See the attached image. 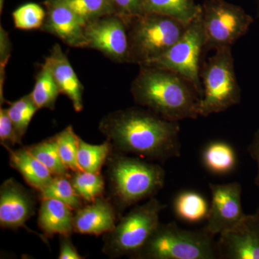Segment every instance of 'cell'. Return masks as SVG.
Wrapping results in <instances>:
<instances>
[{
	"label": "cell",
	"instance_id": "836d02e7",
	"mask_svg": "<svg viewBox=\"0 0 259 259\" xmlns=\"http://www.w3.org/2000/svg\"><path fill=\"white\" fill-rule=\"evenodd\" d=\"M10 42L8 34L1 27V79L5 76V67L9 61Z\"/></svg>",
	"mask_w": 259,
	"mask_h": 259
},
{
	"label": "cell",
	"instance_id": "ba28073f",
	"mask_svg": "<svg viewBox=\"0 0 259 259\" xmlns=\"http://www.w3.org/2000/svg\"><path fill=\"white\" fill-rule=\"evenodd\" d=\"M201 7L205 49L231 47L253 23V18L241 7L225 0H205Z\"/></svg>",
	"mask_w": 259,
	"mask_h": 259
},
{
	"label": "cell",
	"instance_id": "4dcf8cb0",
	"mask_svg": "<svg viewBox=\"0 0 259 259\" xmlns=\"http://www.w3.org/2000/svg\"><path fill=\"white\" fill-rule=\"evenodd\" d=\"M22 139L15 131L8 114V109H0V142L5 148H10L16 144H21Z\"/></svg>",
	"mask_w": 259,
	"mask_h": 259
},
{
	"label": "cell",
	"instance_id": "8fae6325",
	"mask_svg": "<svg viewBox=\"0 0 259 259\" xmlns=\"http://www.w3.org/2000/svg\"><path fill=\"white\" fill-rule=\"evenodd\" d=\"M211 203L204 229L212 236L235 228L246 214L242 206V187L238 182L209 184Z\"/></svg>",
	"mask_w": 259,
	"mask_h": 259
},
{
	"label": "cell",
	"instance_id": "ac0fdd59",
	"mask_svg": "<svg viewBox=\"0 0 259 259\" xmlns=\"http://www.w3.org/2000/svg\"><path fill=\"white\" fill-rule=\"evenodd\" d=\"M7 150L9 152L10 166L17 170L30 187L40 191L50 185L54 178L52 174L28 148Z\"/></svg>",
	"mask_w": 259,
	"mask_h": 259
},
{
	"label": "cell",
	"instance_id": "603a6c76",
	"mask_svg": "<svg viewBox=\"0 0 259 259\" xmlns=\"http://www.w3.org/2000/svg\"><path fill=\"white\" fill-rule=\"evenodd\" d=\"M112 146L109 141L100 145L88 144L80 139L77 154V163L80 170L90 173H100L111 152Z\"/></svg>",
	"mask_w": 259,
	"mask_h": 259
},
{
	"label": "cell",
	"instance_id": "8d00e7d4",
	"mask_svg": "<svg viewBox=\"0 0 259 259\" xmlns=\"http://www.w3.org/2000/svg\"><path fill=\"white\" fill-rule=\"evenodd\" d=\"M259 216V207H258V209H257L256 212H255Z\"/></svg>",
	"mask_w": 259,
	"mask_h": 259
},
{
	"label": "cell",
	"instance_id": "7c38bea8",
	"mask_svg": "<svg viewBox=\"0 0 259 259\" xmlns=\"http://www.w3.org/2000/svg\"><path fill=\"white\" fill-rule=\"evenodd\" d=\"M218 258L259 259V216L246 214L239 224L219 235Z\"/></svg>",
	"mask_w": 259,
	"mask_h": 259
},
{
	"label": "cell",
	"instance_id": "d4e9b609",
	"mask_svg": "<svg viewBox=\"0 0 259 259\" xmlns=\"http://www.w3.org/2000/svg\"><path fill=\"white\" fill-rule=\"evenodd\" d=\"M69 8L85 24L105 15L116 14L111 0H57Z\"/></svg>",
	"mask_w": 259,
	"mask_h": 259
},
{
	"label": "cell",
	"instance_id": "484cf974",
	"mask_svg": "<svg viewBox=\"0 0 259 259\" xmlns=\"http://www.w3.org/2000/svg\"><path fill=\"white\" fill-rule=\"evenodd\" d=\"M42 198L57 199L72 209L82 207L81 197L76 193L71 180L66 176L55 177L50 185L39 191Z\"/></svg>",
	"mask_w": 259,
	"mask_h": 259
},
{
	"label": "cell",
	"instance_id": "f1b7e54d",
	"mask_svg": "<svg viewBox=\"0 0 259 259\" xmlns=\"http://www.w3.org/2000/svg\"><path fill=\"white\" fill-rule=\"evenodd\" d=\"M54 138L59 156L65 166L69 170L79 171L80 169L77 163V154L81 139L75 134L72 126H68Z\"/></svg>",
	"mask_w": 259,
	"mask_h": 259
},
{
	"label": "cell",
	"instance_id": "5b68a950",
	"mask_svg": "<svg viewBox=\"0 0 259 259\" xmlns=\"http://www.w3.org/2000/svg\"><path fill=\"white\" fill-rule=\"evenodd\" d=\"M214 236L204 228H181L176 223H159L141 249L137 259L218 258Z\"/></svg>",
	"mask_w": 259,
	"mask_h": 259
},
{
	"label": "cell",
	"instance_id": "52a82bcc",
	"mask_svg": "<svg viewBox=\"0 0 259 259\" xmlns=\"http://www.w3.org/2000/svg\"><path fill=\"white\" fill-rule=\"evenodd\" d=\"M166 207L151 197L146 203L131 209L112 231L105 234L104 253L111 258H133L159 225L160 214Z\"/></svg>",
	"mask_w": 259,
	"mask_h": 259
},
{
	"label": "cell",
	"instance_id": "1f68e13d",
	"mask_svg": "<svg viewBox=\"0 0 259 259\" xmlns=\"http://www.w3.org/2000/svg\"><path fill=\"white\" fill-rule=\"evenodd\" d=\"M116 14L125 20L142 14L144 0H111Z\"/></svg>",
	"mask_w": 259,
	"mask_h": 259
},
{
	"label": "cell",
	"instance_id": "5bb4252c",
	"mask_svg": "<svg viewBox=\"0 0 259 259\" xmlns=\"http://www.w3.org/2000/svg\"><path fill=\"white\" fill-rule=\"evenodd\" d=\"M47 17L40 30L73 48H88L84 33L86 24L72 10L57 0H45Z\"/></svg>",
	"mask_w": 259,
	"mask_h": 259
},
{
	"label": "cell",
	"instance_id": "7402d4cb",
	"mask_svg": "<svg viewBox=\"0 0 259 259\" xmlns=\"http://www.w3.org/2000/svg\"><path fill=\"white\" fill-rule=\"evenodd\" d=\"M60 94L51 70L44 63L35 77V83L31 95L32 100L39 109H55L56 100Z\"/></svg>",
	"mask_w": 259,
	"mask_h": 259
},
{
	"label": "cell",
	"instance_id": "9c48e42d",
	"mask_svg": "<svg viewBox=\"0 0 259 259\" xmlns=\"http://www.w3.org/2000/svg\"><path fill=\"white\" fill-rule=\"evenodd\" d=\"M205 49V37L200 14L192 23L180 40L163 56L142 66L170 70L188 80L202 97L201 57Z\"/></svg>",
	"mask_w": 259,
	"mask_h": 259
},
{
	"label": "cell",
	"instance_id": "ffe728a7",
	"mask_svg": "<svg viewBox=\"0 0 259 259\" xmlns=\"http://www.w3.org/2000/svg\"><path fill=\"white\" fill-rule=\"evenodd\" d=\"M202 162L208 171L214 175L231 173L236 168L237 155L231 144L223 141L209 142L202 151Z\"/></svg>",
	"mask_w": 259,
	"mask_h": 259
},
{
	"label": "cell",
	"instance_id": "30bf717a",
	"mask_svg": "<svg viewBox=\"0 0 259 259\" xmlns=\"http://www.w3.org/2000/svg\"><path fill=\"white\" fill-rule=\"evenodd\" d=\"M84 33L88 48L100 51L115 62L130 63L127 25L118 15H105L89 22Z\"/></svg>",
	"mask_w": 259,
	"mask_h": 259
},
{
	"label": "cell",
	"instance_id": "cb8c5ba5",
	"mask_svg": "<svg viewBox=\"0 0 259 259\" xmlns=\"http://www.w3.org/2000/svg\"><path fill=\"white\" fill-rule=\"evenodd\" d=\"M26 148L39 161L47 167L53 176H67L69 169L65 166L59 156L54 137Z\"/></svg>",
	"mask_w": 259,
	"mask_h": 259
},
{
	"label": "cell",
	"instance_id": "277c9868",
	"mask_svg": "<svg viewBox=\"0 0 259 259\" xmlns=\"http://www.w3.org/2000/svg\"><path fill=\"white\" fill-rule=\"evenodd\" d=\"M130 64L142 66L163 56L185 33L189 25L156 13L125 19Z\"/></svg>",
	"mask_w": 259,
	"mask_h": 259
},
{
	"label": "cell",
	"instance_id": "9a60e30c",
	"mask_svg": "<svg viewBox=\"0 0 259 259\" xmlns=\"http://www.w3.org/2000/svg\"><path fill=\"white\" fill-rule=\"evenodd\" d=\"M44 63L51 70L60 93L71 100L76 112H81L83 109L84 88L59 44L53 47L50 55Z\"/></svg>",
	"mask_w": 259,
	"mask_h": 259
},
{
	"label": "cell",
	"instance_id": "7a4b0ae2",
	"mask_svg": "<svg viewBox=\"0 0 259 259\" xmlns=\"http://www.w3.org/2000/svg\"><path fill=\"white\" fill-rule=\"evenodd\" d=\"M134 101L163 118L197 119L202 96L188 80L166 69L140 66L131 87Z\"/></svg>",
	"mask_w": 259,
	"mask_h": 259
},
{
	"label": "cell",
	"instance_id": "83f0119b",
	"mask_svg": "<svg viewBox=\"0 0 259 259\" xmlns=\"http://www.w3.org/2000/svg\"><path fill=\"white\" fill-rule=\"evenodd\" d=\"M38 110L30 94L13 102L8 108L10 119L20 139L26 134L30 121Z\"/></svg>",
	"mask_w": 259,
	"mask_h": 259
},
{
	"label": "cell",
	"instance_id": "4316f807",
	"mask_svg": "<svg viewBox=\"0 0 259 259\" xmlns=\"http://www.w3.org/2000/svg\"><path fill=\"white\" fill-rule=\"evenodd\" d=\"M71 182L76 193L89 202L102 197L105 191V181L100 173L79 170L74 171Z\"/></svg>",
	"mask_w": 259,
	"mask_h": 259
},
{
	"label": "cell",
	"instance_id": "4fadbf2b",
	"mask_svg": "<svg viewBox=\"0 0 259 259\" xmlns=\"http://www.w3.org/2000/svg\"><path fill=\"white\" fill-rule=\"evenodd\" d=\"M32 192L14 179L5 181L0 188V226L7 229L25 228L35 213Z\"/></svg>",
	"mask_w": 259,
	"mask_h": 259
},
{
	"label": "cell",
	"instance_id": "6da1fadb",
	"mask_svg": "<svg viewBox=\"0 0 259 259\" xmlns=\"http://www.w3.org/2000/svg\"><path fill=\"white\" fill-rule=\"evenodd\" d=\"M99 129L121 153L160 163L182 154L179 122L166 120L146 108L110 112L100 121Z\"/></svg>",
	"mask_w": 259,
	"mask_h": 259
},
{
	"label": "cell",
	"instance_id": "d6986e66",
	"mask_svg": "<svg viewBox=\"0 0 259 259\" xmlns=\"http://www.w3.org/2000/svg\"><path fill=\"white\" fill-rule=\"evenodd\" d=\"M202 7L194 0H144L142 14L156 13L189 25L200 14Z\"/></svg>",
	"mask_w": 259,
	"mask_h": 259
},
{
	"label": "cell",
	"instance_id": "8992f818",
	"mask_svg": "<svg viewBox=\"0 0 259 259\" xmlns=\"http://www.w3.org/2000/svg\"><path fill=\"white\" fill-rule=\"evenodd\" d=\"M202 97L200 117L226 111L241 102V91L235 71L231 47L217 49L200 71Z\"/></svg>",
	"mask_w": 259,
	"mask_h": 259
},
{
	"label": "cell",
	"instance_id": "d590c367",
	"mask_svg": "<svg viewBox=\"0 0 259 259\" xmlns=\"http://www.w3.org/2000/svg\"><path fill=\"white\" fill-rule=\"evenodd\" d=\"M3 4H4V0H0V9H1V13L2 10H3Z\"/></svg>",
	"mask_w": 259,
	"mask_h": 259
},
{
	"label": "cell",
	"instance_id": "e575fe53",
	"mask_svg": "<svg viewBox=\"0 0 259 259\" xmlns=\"http://www.w3.org/2000/svg\"><path fill=\"white\" fill-rule=\"evenodd\" d=\"M248 151L250 157L253 158L257 165V175L255 184L259 190V129L255 131L253 139L248 146Z\"/></svg>",
	"mask_w": 259,
	"mask_h": 259
},
{
	"label": "cell",
	"instance_id": "44dd1931",
	"mask_svg": "<svg viewBox=\"0 0 259 259\" xmlns=\"http://www.w3.org/2000/svg\"><path fill=\"white\" fill-rule=\"evenodd\" d=\"M174 211L182 221L197 223L207 219L209 206L203 196L193 191L181 192L174 201Z\"/></svg>",
	"mask_w": 259,
	"mask_h": 259
},
{
	"label": "cell",
	"instance_id": "e0dca14e",
	"mask_svg": "<svg viewBox=\"0 0 259 259\" xmlns=\"http://www.w3.org/2000/svg\"><path fill=\"white\" fill-rule=\"evenodd\" d=\"M38 214V226L48 236H70L74 231L72 209L57 199L42 198Z\"/></svg>",
	"mask_w": 259,
	"mask_h": 259
},
{
	"label": "cell",
	"instance_id": "d6a6232c",
	"mask_svg": "<svg viewBox=\"0 0 259 259\" xmlns=\"http://www.w3.org/2000/svg\"><path fill=\"white\" fill-rule=\"evenodd\" d=\"M59 259H82L76 247L70 240L69 236H61Z\"/></svg>",
	"mask_w": 259,
	"mask_h": 259
},
{
	"label": "cell",
	"instance_id": "74e56055",
	"mask_svg": "<svg viewBox=\"0 0 259 259\" xmlns=\"http://www.w3.org/2000/svg\"><path fill=\"white\" fill-rule=\"evenodd\" d=\"M258 17H259V6H258Z\"/></svg>",
	"mask_w": 259,
	"mask_h": 259
},
{
	"label": "cell",
	"instance_id": "3957f363",
	"mask_svg": "<svg viewBox=\"0 0 259 259\" xmlns=\"http://www.w3.org/2000/svg\"><path fill=\"white\" fill-rule=\"evenodd\" d=\"M109 158L110 188L119 210L151 198L164 186L166 173L160 165L121 153Z\"/></svg>",
	"mask_w": 259,
	"mask_h": 259
},
{
	"label": "cell",
	"instance_id": "f546056e",
	"mask_svg": "<svg viewBox=\"0 0 259 259\" xmlns=\"http://www.w3.org/2000/svg\"><path fill=\"white\" fill-rule=\"evenodd\" d=\"M47 17V10L35 3H27L13 13L15 28L30 30L40 29Z\"/></svg>",
	"mask_w": 259,
	"mask_h": 259
},
{
	"label": "cell",
	"instance_id": "2e32d148",
	"mask_svg": "<svg viewBox=\"0 0 259 259\" xmlns=\"http://www.w3.org/2000/svg\"><path fill=\"white\" fill-rule=\"evenodd\" d=\"M90 204L76 209L74 231L83 235L100 236L112 231L116 226V211L106 199L100 197Z\"/></svg>",
	"mask_w": 259,
	"mask_h": 259
}]
</instances>
